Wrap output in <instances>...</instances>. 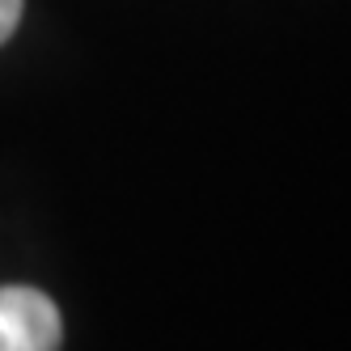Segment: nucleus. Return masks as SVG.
<instances>
[{
    "mask_svg": "<svg viewBox=\"0 0 351 351\" xmlns=\"http://www.w3.org/2000/svg\"><path fill=\"white\" fill-rule=\"evenodd\" d=\"M64 322L51 296L38 288H0V351H60Z\"/></svg>",
    "mask_w": 351,
    "mask_h": 351,
    "instance_id": "f257e3e1",
    "label": "nucleus"
},
{
    "mask_svg": "<svg viewBox=\"0 0 351 351\" xmlns=\"http://www.w3.org/2000/svg\"><path fill=\"white\" fill-rule=\"evenodd\" d=\"M17 21H21V0H0V43H9Z\"/></svg>",
    "mask_w": 351,
    "mask_h": 351,
    "instance_id": "f03ea898",
    "label": "nucleus"
}]
</instances>
